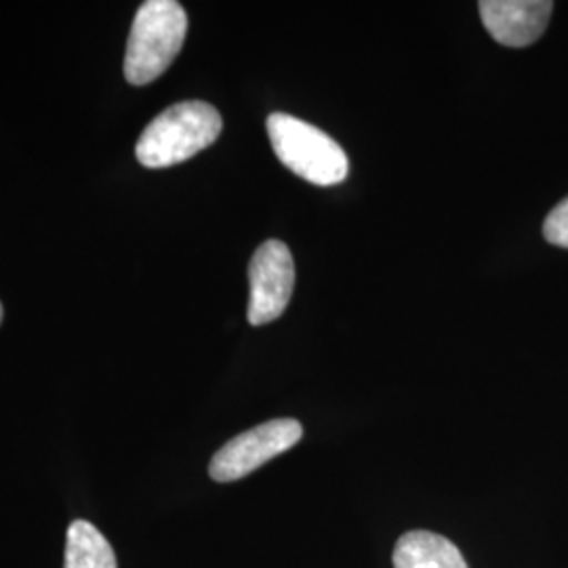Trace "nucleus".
I'll use <instances>...</instances> for the list:
<instances>
[{"label":"nucleus","mask_w":568,"mask_h":568,"mask_svg":"<svg viewBox=\"0 0 568 568\" xmlns=\"http://www.w3.org/2000/svg\"><path fill=\"white\" fill-rule=\"evenodd\" d=\"M0 323H2V304H0Z\"/></svg>","instance_id":"9d476101"},{"label":"nucleus","mask_w":568,"mask_h":568,"mask_svg":"<svg viewBox=\"0 0 568 568\" xmlns=\"http://www.w3.org/2000/svg\"><path fill=\"white\" fill-rule=\"evenodd\" d=\"M222 114L211 103L192 100L166 108L143 129L135 145L148 169H166L190 161L222 135Z\"/></svg>","instance_id":"f257e3e1"},{"label":"nucleus","mask_w":568,"mask_h":568,"mask_svg":"<svg viewBox=\"0 0 568 568\" xmlns=\"http://www.w3.org/2000/svg\"><path fill=\"white\" fill-rule=\"evenodd\" d=\"M267 135L278 161L305 182L326 187L347 178L344 148L318 126L274 112L267 116Z\"/></svg>","instance_id":"7ed1b4c3"},{"label":"nucleus","mask_w":568,"mask_h":568,"mask_svg":"<svg viewBox=\"0 0 568 568\" xmlns=\"http://www.w3.org/2000/svg\"><path fill=\"white\" fill-rule=\"evenodd\" d=\"M394 568H469L462 549L432 530H408L394 548Z\"/></svg>","instance_id":"0eeeda50"},{"label":"nucleus","mask_w":568,"mask_h":568,"mask_svg":"<svg viewBox=\"0 0 568 568\" xmlns=\"http://www.w3.org/2000/svg\"><path fill=\"white\" fill-rule=\"evenodd\" d=\"M544 236L549 244L568 248V199H565L549 213L544 224Z\"/></svg>","instance_id":"1a4fd4ad"},{"label":"nucleus","mask_w":568,"mask_h":568,"mask_svg":"<svg viewBox=\"0 0 568 568\" xmlns=\"http://www.w3.org/2000/svg\"><path fill=\"white\" fill-rule=\"evenodd\" d=\"M187 34V13L175 0L143 2L131 26L124 55V79L143 87L169 70L182 51Z\"/></svg>","instance_id":"f03ea898"},{"label":"nucleus","mask_w":568,"mask_h":568,"mask_svg":"<svg viewBox=\"0 0 568 568\" xmlns=\"http://www.w3.org/2000/svg\"><path fill=\"white\" fill-rule=\"evenodd\" d=\"M304 436L297 419H272L246 429L220 448L209 466L215 483H234L295 447Z\"/></svg>","instance_id":"20e7f679"},{"label":"nucleus","mask_w":568,"mask_h":568,"mask_svg":"<svg viewBox=\"0 0 568 568\" xmlns=\"http://www.w3.org/2000/svg\"><path fill=\"white\" fill-rule=\"evenodd\" d=\"M65 568H119L114 549L98 528L77 520L68 528Z\"/></svg>","instance_id":"6e6552de"},{"label":"nucleus","mask_w":568,"mask_h":568,"mask_svg":"<svg viewBox=\"0 0 568 568\" xmlns=\"http://www.w3.org/2000/svg\"><path fill=\"white\" fill-rule=\"evenodd\" d=\"M480 18L488 34L504 47H528L548 28L554 2L549 0H483Z\"/></svg>","instance_id":"423d86ee"},{"label":"nucleus","mask_w":568,"mask_h":568,"mask_svg":"<svg viewBox=\"0 0 568 568\" xmlns=\"http://www.w3.org/2000/svg\"><path fill=\"white\" fill-rule=\"evenodd\" d=\"M248 323L262 326L281 318L295 286V264L288 246L281 241L262 244L248 265Z\"/></svg>","instance_id":"39448f33"}]
</instances>
